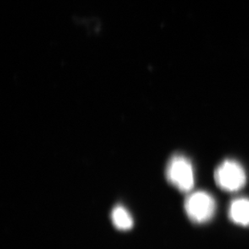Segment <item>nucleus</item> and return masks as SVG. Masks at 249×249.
Wrapping results in <instances>:
<instances>
[{"instance_id":"5","label":"nucleus","mask_w":249,"mask_h":249,"mask_svg":"<svg viewBox=\"0 0 249 249\" xmlns=\"http://www.w3.org/2000/svg\"><path fill=\"white\" fill-rule=\"evenodd\" d=\"M111 217L113 224L119 230H129L133 226V219L129 212L121 206L115 207L112 210Z\"/></svg>"},{"instance_id":"4","label":"nucleus","mask_w":249,"mask_h":249,"mask_svg":"<svg viewBox=\"0 0 249 249\" xmlns=\"http://www.w3.org/2000/svg\"><path fill=\"white\" fill-rule=\"evenodd\" d=\"M228 215L235 224L249 226V199L238 198L232 201L228 210Z\"/></svg>"},{"instance_id":"2","label":"nucleus","mask_w":249,"mask_h":249,"mask_svg":"<svg viewBox=\"0 0 249 249\" xmlns=\"http://www.w3.org/2000/svg\"><path fill=\"white\" fill-rule=\"evenodd\" d=\"M214 180L217 186L223 191L236 192L245 186L246 174L240 163L226 160L215 169Z\"/></svg>"},{"instance_id":"3","label":"nucleus","mask_w":249,"mask_h":249,"mask_svg":"<svg viewBox=\"0 0 249 249\" xmlns=\"http://www.w3.org/2000/svg\"><path fill=\"white\" fill-rule=\"evenodd\" d=\"M214 197L204 191H197L186 197L185 211L191 221L204 223L212 219L215 212Z\"/></svg>"},{"instance_id":"1","label":"nucleus","mask_w":249,"mask_h":249,"mask_svg":"<svg viewBox=\"0 0 249 249\" xmlns=\"http://www.w3.org/2000/svg\"><path fill=\"white\" fill-rule=\"evenodd\" d=\"M167 180L181 192H189L195 185V174L191 160L183 155H174L166 167Z\"/></svg>"}]
</instances>
